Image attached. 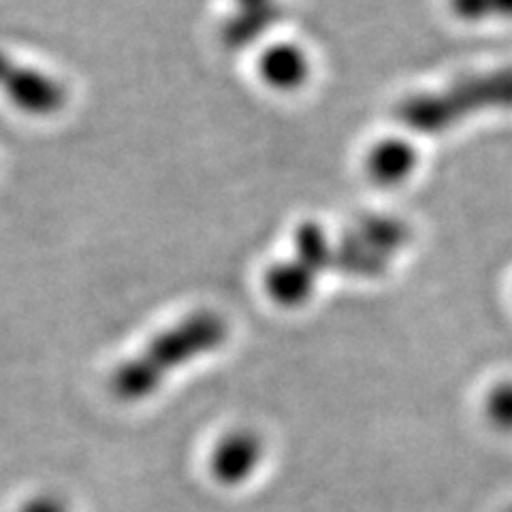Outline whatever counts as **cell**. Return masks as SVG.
<instances>
[{"instance_id":"10","label":"cell","mask_w":512,"mask_h":512,"mask_svg":"<svg viewBox=\"0 0 512 512\" xmlns=\"http://www.w3.org/2000/svg\"><path fill=\"white\" fill-rule=\"evenodd\" d=\"M235 7L244 9V7H265L271 3H278V0H233Z\"/></svg>"},{"instance_id":"9","label":"cell","mask_w":512,"mask_h":512,"mask_svg":"<svg viewBox=\"0 0 512 512\" xmlns=\"http://www.w3.org/2000/svg\"><path fill=\"white\" fill-rule=\"evenodd\" d=\"M20 512H69L67 508V502H64L62 498H58V495H37V498L28 500Z\"/></svg>"},{"instance_id":"3","label":"cell","mask_w":512,"mask_h":512,"mask_svg":"<svg viewBox=\"0 0 512 512\" xmlns=\"http://www.w3.org/2000/svg\"><path fill=\"white\" fill-rule=\"evenodd\" d=\"M265 455L263 440L254 431L242 429L224 436L212 453V474L224 487L244 485L259 470Z\"/></svg>"},{"instance_id":"8","label":"cell","mask_w":512,"mask_h":512,"mask_svg":"<svg viewBox=\"0 0 512 512\" xmlns=\"http://www.w3.org/2000/svg\"><path fill=\"white\" fill-rule=\"evenodd\" d=\"M367 167L378 182H395L408 167V152L399 143H382L370 154Z\"/></svg>"},{"instance_id":"4","label":"cell","mask_w":512,"mask_h":512,"mask_svg":"<svg viewBox=\"0 0 512 512\" xmlns=\"http://www.w3.org/2000/svg\"><path fill=\"white\" fill-rule=\"evenodd\" d=\"M259 75L267 88L276 92H297L308 84L312 62L308 52L293 41L267 45L259 58Z\"/></svg>"},{"instance_id":"7","label":"cell","mask_w":512,"mask_h":512,"mask_svg":"<svg viewBox=\"0 0 512 512\" xmlns=\"http://www.w3.org/2000/svg\"><path fill=\"white\" fill-rule=\"evenodd\" d=\"M295 259L301 261L318 276L335 263V248L329 244V237L320 224L308 220L299 224L293 237Z\"/></svg>"},{"instance_id":"1","label":"cell","mask_w":512,"mask_h":512,"mask_svg":"<svg viewBox=\"0 0 512 512\" xmlns=\"http://www.w3.org/2000/svg\"><path fill=\"white\" fill-rule=\"evenodd\" d=\"M229 335V320L220 312L205 308L190 312L169 329L160 331L141 352L111 374V393L126 404L143 402L180 367L220 350Z\"/></svg>"},{"instance_id":"2","label":"cell","mask_w":512,"mask_h":512,"mask_svg":"<svg viewBox=\"0 0 512 512\" xmlns=\"http://www.w3.org/2000/svg\"><path fill=\"white\" fill-rule=\"evenodd\" d=\"M0 92L26 116L52 118L67 107L69 90L60 79L0 50Z\"/></svg>"},{"instance_id":"6","label":"cell","mask_w":512,"mask_h":512,"mask_svg":"<svg viewBox=\"0 0 512 512\" xmlns=\"http://www.w3.org/2000/svg\"><path fill=\"white\" fill-rule=\"evenodd\" d=\"M282 7L280 3H271L265 7H244L229 15L222 22L220 39L227 50H246L252 47L256 41H261L269 30H274L282 22Z\"/></svg>"},{"instance_id":"5","label":"cell","mask_w":512,"mask_h":512,"mask_svg":"<svg viewBox=\"0 0 512 512\" xmlns=\"http://www.w3.org/2000/svg\"><path fill=\"white\" fill-rule=\"evenodd\" d=\"M316 274L297 259H286L269 265L263 276L267 297L280 308H301L316 291Z\"/></svg>"}]
</instances>
